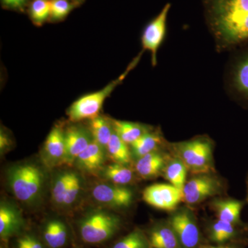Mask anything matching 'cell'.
Returning <instances> with one entry per match:
<instances>
[{
    "label": "cell",
    "mask_w": 248,
    "mask_h": 248,
    "mask_svg": "<svg viewBox=\"0 0 248 248\" xmlns=\"http://www.w3.org/2000/svg\"><path fill=\"white\" fill-rule=\"evenodd\" d=\"M81 184L82 183L78 174L72 172L71 181L67 187L63 200V208H68L76 203L81 192Z\"/></svg>",
    "instance_id": "30"
},
{
    "label": "cell",
    "mask_w": 248,
    "mask_h": 248,
    "mask_svg": "<svg viewBox=\"0 0 248 248\" xmlns=\"http://www.w3.org/2000/svg\"><path fill=\"white\" fill-rule=\"evenodd\" d=\"M30 15L35 25H42L50 16V0H34L31 4Z\"/></svg>",
    "instance_id": "29"
},
{
    "label": "cell",
    "mask_w": 248,
    "mask_h": 248,
    "mask_svg": "<svg viewBox=\"0 0 248 248\" xmlns=\"http://www.w3.org/2000/svg\"><path fill=\"white\" fill-rule=\"evenodd\" d=\"M74 4L68 0H50V16L53 20H62L71 13Z\"/></svg>",
    "instance_id": "31"
},
{
    "label": "cell",
    "mask_w": 248,
    "mask_h": 248,
    "mask_svg": "<svg viewBox=\"0 0 248 248\" xmlns=\"http://www.w3.org/2000/svg\"><path fill=\"white\" fill-rule=\"evenodd\" d=\"M164 139L158 131H151L144 134L137 141L132 143V152L136 157H141L153 152L157 151L161 145L164 144Z\"/></svg>",
    "instance_id": "21"
},
{
    "label": "cell",
    "mask_w": 248,
    "mask_h": 248,
    "mask_svg": "<svg viewBox=\"0 0 248 248\" xmlns=\"http://www.w3.org/2000/svg\"><path fill=\"white\" fill-rule=\"evenodd\" d=\"M223 187L218 178L210 173L195 174L184 186L183 201L188 205H197L207 199L219 195Z\"/></svg>",
    "instance_id": "8"
},
{
    "label": "cell",
    "mask_w": 248,
    "mask_h": 248,
    "mask_svg": "<svg viewBox=\"0 0 248 248\" xmlns=\"http://www.w3.org/2000/svg\"><path fill=\"white\" fill-rule=\"evenodd\" d=\"M27 0H1L3 4L13 9H18L22 11Z\"/></svg>",
    "instance_id": "34"
},
{
    "label": "cell",
    "mask_w": 248,
    "mask_h": 248,
    "mask_svg": "<svg viewBox=\"0 0 248 248\" xmlns=\"http://www.w3.org/2000/svg\"><path fill=\"white\" fill-rule=\"evenodd\" d=\"M225 73L227 94L248 108V42L232 50Z\"/></svg>",
    "instance_id": "3"
},
{
    "label": "cell",
    "mask_w": 248,
    "mask_h": 248,
    "mask_svg": "<svg viewBox=\"0 0 248 248\" xmlns=\"http://www.w3.org/2000/svg\"><path fill=\"white\" fill-rule=\"evenodd\" d=\"M45 177L40 166L26 163L16 165L9 170L8 183L18 200L31 204L40 199L45 184Z\"/></svg>",
    "instance_id": "2"
},
{
    "label": "cell",
    "mask_w": 248,
    "mask_h": 248,
    "mask_svg": "<svg viewBox=\"0 0 248 248\" xmlns=\"http://www.w3.org/2000/svg\"><path fill=\"white\" fill-rule=\"evenodd\" d=\"M168 157L159 151H155L139 158L135 169L143 179H153L164 172L168 163Z\"/></svg>",
    "instance_id": "16"
},
{
    "label": "cell",
    "mask_w": 248,
    "mask_h": 248,
    "mask_svg": "<svg viewBox=\"0 0 248 248\" xmlns=\"http://www.w3.org/2000/svg\"><path fill=\"white\" fill-rule=\"evenodd\" d=\"M244 202L234 199H224L215 201L212 205L217 219L228 222L236 226L246 227L241 221V214Z\"/></svg>",
    "instance_id": "15"
},
{
    "label": "cell",
    "mask_w": 248,
    "mask_h": 248,
    "mask_svg": "<svg viewBox=\"0 0 248 248\" xmlns=\"http://www.w3.org/2000/svg\"><path fill=\"white\" fill-rule=\"evenodd\" d=\"M108 155L116 164H128L130 162V152L128 145L113 131L107 146Z\"/></svg>",
    "instance_id": "25"
},
{
    "label": "cell",
    "mask_w": 248,
    "mask_h": 248,
    "mask_svg": "<svg viewBox=\"0 0 248 248\" xmlns=\"http://www.w3.org/2000/svg\"><path fill=\"white\" fill-rule=\"evenodd\" d=\"M208 238L216 245H223L246 239L248 227H241L217 219L208 228Z\"/></svg>",
    "instance_id": "14"
},
{
    "label": "cell",
    "mask_w": 248,
    "mask_h": 248,
    "mask_svg": "<svg viewBox=\"0 0 248 248\" xmlns=\"http://www.w3.org/2000/svg\"><path fill=\"white\" fill-rule=\"evenodd\" d=\"M173 151L188 170L195 174L210 173L213 169V141L207 136L173 143Z\"/></svg>",
    "instance_id": "5"
},
{
    "label": "cell",
    "mask_w": 248,
    "mask_h": 248,
    "mask_svg": "<svg viewBox=\"0 0 248 248\" xmlns=\"http://www.w3.org/2000/svg\"><path fill=\"white\" fill-rule=\"evenodd\" d=\"M188 171L187 166L184 162L178 158L168 161L164 170L165 179L174 187L179 190H183L186 182L187 173Z\"/></svg>",
    "instance_id": "23"
},
{
    "label": "cell",
    "mask_w": 248,
    "mask_h": 248,
    "mask_svg": "<svg viewBox=\"0 0 248 248\" xmlns=\"http://www.w3.org/2000/svg\"><path fill=\"white\" fill-rule=\"evenodd\" d=\"M89 130L93 140L104 148H107L114 131L112 120H108L102 116H97L90 120Z\"/></svg>",
    "instance_id": "22"
},
{
    "label": "cell",
    "mask_w": 248,
    "mask_h": 248,
    "mask_svg": "<svg viewBox=\"0 0 248 248\" xmlns=\"http://www.w3.org/2000/svg\"><path fill=\"white\" fill-rule=\"evenodd\" d=\"M103 175L112 184L125 186L133 182V170L125 165L114 164L109 165L103 171Z\"/></svg>",
    "instance_id": "26"
},
{
    "label": "cell",
    "mask_w": 248,
    "mask_h": 248,
    "mask_svg": "<svg viewBox=\"0 0 248 248\" xmlns=\"http://www.w3.org/2000/svg\"><path fill=\"white\" fill-rule=\"evenodd\" d=\"M143 200L155 208L172 211L183 201V193L170 184H156L148 186L143 190Z\"/></svg>",
    "instance_id": "10"
},
{
    "label": "cell",
    "mask_w": 248,
    "mask_h": 248,
    "mask_svg": "<svg viewBox=\"0 0 248 248\" xmlns=\"http://www.w3.org/2000/svg\"><path fill=\"white\" fill-rule=\"evenodd\" d=\"M111 120L114 131L128 145H131L144 134L151 130V127L137 122Z\"/></svg>",
    "instance_id": "20"
},
{
    "label": "cell",
    "mask_w": 248,
    "mask_h": 248,
    "mask_svg": "<svg viewBox=\"0 0 248 248\" xmlns=\"http://www.w3.org/2000/svg\"><path fill=\"white\" fill-rule=\"evenodd\" d=\"M247 239L240 240L234 242L223 245H216V246H202L200 248H244L248 244Z\"/></svg>",
    "instance_id": "33"
},
{
    "label": "cell",
    "mask_w": 248,
    "mask_h": 248,
    "mask_svg": "<svg viewBox=\"0 0 248 248\" xmlns=\"http://www.w3.org/2000/svg\"><path fill=\"white\" fill-rule=\"evenodd\" d=\"M17 248H44L38 239L31 235H25L17 241Z\"/></svg>",
    "instance_id": "32"
},
{
    "label": "cell",
    "mask_w": 248,
    "mask_h": 248,
    "mask_svg": "<svg viewBox=\"0 0 248 248\" xmlns=\"http://www.w3.org/2000/svg\"><path fill=\"white\" fill-rule=\"evenodd\" d=\"M65 133L60 126L54 127L50 132L44 147V159L49 167L66 164Z\"/></svg>",
    "instance_id": "13"
},
{
    "label": "cell",
    "mask_w": 248,
    "mask_h": 248,
    "mask_svg": "<svg viewBox=\"0 0 248 248\" xmlns=\"http://www.w3.org/2000/svg\"><path fill=\"white\" fill-rule=\"evenodd\" d=\"M143 52L139 54L138 56L130 62L125 71L117 79L111 81L110 84L100 91L85 94L73 103L67 112L70 121L72 122H78L84 120H91L99 116L107 98L110 96L111 93L124 81L130 72L138 64L139 62L141 60Z\"/></svg>",
    "instance_id": "4"
},
{
    "label": "cell",
    "mask_w": 248,
    "mask_h": 248,
    "mask_svg": "<svg viewBox=\"0 0 248 248\" xmlns=\"http://www.w3.org/2000/svg\"><path fill=\"white\" fill-rule=\"evenodd\" d=\"M112 248H151L148 237L141 231L135 230L119 241Z\"/></svg>",
    "instance_id": "28"
},
{
    "label": "cell",
    "mask_w": 248,
    "mask_h": 248,
    "mask_svg": "<svg viewBox=\"0 0 248 248\" xmlns=\"http://www.w3.org/2000/svg\"><path fill=\"white\" fill-rule=\"evenodd\" d=\"M67 228L60 220H50L46 224L44 238L50 248H60L66 244Z\"/></svg>",
    "instance_id": "24"
},
{
    "label": "cell",
    "mask_w": 248,
    "mask_h": 248,
    "mask_svg": "<svg viewBox=\"0 0 248 248\" xmlns=\"http://www.w3.org/2000/svg\"><path fill=\"white\" fill-rule=\"evenodd\" d=\"M65 133L66 164L71 165L93 141L89 130L81 125H71Z\"/></svg>",
    "instance_id": "12"
},
{
    "label": "cell",
    "mask_w": 248,
    "mask_h": 248,
    "mask_svg": "<svg viewBox=\"0 0 248 248\" xmlns=\"http://www.w3.org/2000/svg\"><path fill=\"white\" fill-rule=\"evenodd\" d=\"M182 248H200V228L195 215L189 209L182 208L174 212L169 220Z\"/></svg>",
    "instance_id": "7"
},
{
    "label": "cell",
    "mask_w": 248,
    "mask_h": 248,
    "mask_svg": "<svg viewBox=\"0 0 248 248\" xmlns=\"http://www.w3.org/2000/svg\"><path fill=\"white\" fill-rule=\"evenodd\" d=\"M209 28L218 53L248 42V0H208Z\"/></svg>",
    "instance_id": "1"
},
{
    "label": "cell",
    "mask_w": 248,
    "mask_h": 248,
    "mask_svg": "<svg viewBox=\"0 0 248 248\" xmlns=\"http://www.w3.org/2000/svg\"><path fill=\"white\" fill-rule=\"evenodd\" d=\"M105 161L104 147L93 141L77 158V166L85 172L94 173L102 169Z\"/></svg>",
    "instance_id": "17"
},
{
    "label": "cell",
    "mask_w": 248,
    "mask_h": 248,
    "mask_svg": "<svg viewBox=\"0 0 248 248\" xmlns=\"http://www.w3.org/2000/svg\"><path fill=\"white\" fill-rule=\"evenodd\" d=\"M148 239L151 248H182L169 221L153 226Z\"/></svg>",
    "instance_id": "18"
},
{
    "label": "cell",
    "mask_w": 248,
    "mask_h": 248,
    "mask_svg": "<svg viewBox=\"0 0 248 248\" xmlns=\"http://www.w3.org/2000/svg\"><path fill=\"white\" fill-rule=\"evenodd\" d=\"M22 215L16 207L1 202L0 205V236L1 239L9 237L19 231L22 226Z\"/></svg>",
    "instance_id": "19"
},
{
    "label": "cell",
    "mask_w": 248,
    "mask_h": 248,
    "mask_svg": "<svg viewBox=\"0 0 248 248\" xmlns=\"http://www.w3.org/2000/svg\"><path fill=\"white\" fill-rule=\"evenodd\" d=\"M247 202L248 203V178L247 180Z\"/></svg>",
    "instance_id": "36"
},
{
    "label": "cell",
    "mask_w": 248,
    "mask_h": 248,
    "mask_svg": "<svg viewBox=\"0 0 248 248\" xmlns=\"http://www.w3.org/2000/svg\"><path fill=\"white\" fill-rule=\"evenodd\" d=\"M94 200L112 208H126L131 205L133 192L124 186L110 184H99L93 190Z\"/></svg>",
    "instance_id": "11"
},
{
    "label": "cell",
    "mask_w": 248,
    "mask_h": 248,
    "mask_svg": "<svg viewBox=\"0 0 248 248\" xmlns=\"http://www.w3.org/2000/svg\"><path fill=\"white\" fill-rule=\"evenodd\" d=\"M71 175L72 172H62L54 180L51 189L52 200L58 207H63L65 194L71 181Z\"/></svg>",
    "instance_id": "27"
},
{
    "label": "cell",
    "mask_w": 248,
    "mask_h": 248,
    "mask_svg": "<svg viewBox=\"0 0 248 248\" xmlns=\"http://www.w3.org/2000/svg\"><path fill=\"white\" fill-rule=\"evenodd\" d=\"M11 141L7 135L1 130V133H0V150H1V153H4L5 151L9 149V147L11 146Z\"/></svg>",
    "instance_id": "35"
},
{
    "label": "cell",
    "mask_w": 248,
    "mask_h": 248,
    "mask_svg": "<svg viewBox=\"0 0 248 248\" xmlns=\"http://www.w3.org/2000/svg\"><path fill=\"white\" fill-rule=\"evenodd\" d=\"M120 226V218L115 214L96 210L88 214L81 220L79 232L85 242L100 244L115 235Z\"/></svg>",
    "instance_id": "6"
},
{
    "label": "cell",
    "mask_w": 248,
    "mask_h": 248,
    "mask_svg": "<svg viewBox=\"0 0 248 248\" xmlns=\"http://www.w3.org/2000/svg\"><path fill=\"white\" fill-rule=\"evenodd\" d=\"M170 6V4H166L159 15L147 24L142 33L141 41L143 51L148 50L151 53L153 66L157 64L158 51L166 38L168 15Z\"/></svg>",
    "instance_id": "9"
},
{
    "label": "cell",
    "mask_w": 248,
    "mask_h": 248,
    "mask_svg": "<svg viewBox=\"0 0 248 248\" xmlns=\"http://www.w3.org/2000/svg\"><path fill=\"white\" fill-rule=\"evenodd\" d=\"M78 1H82V0H78Z\"/></svg>",
    "instance_id": "37"
}]
</instances>
